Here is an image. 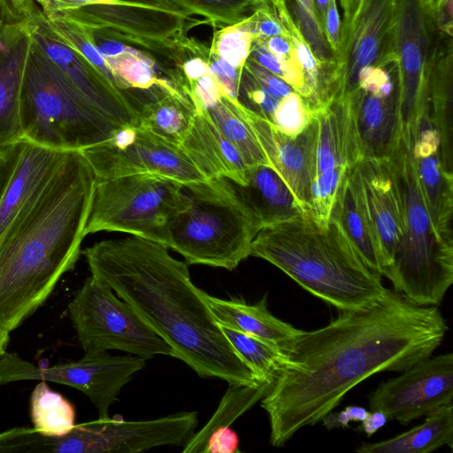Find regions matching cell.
Here are the masks:
<instances>
[{"label":"cell","instance_id":"1","mask_svg":"<svg viewBox=\"0 0 453 453\" xmlns=\"http://www.w3.org/2000/svg\"><path fill=\"white\" fill-rule=\"evenodd\" d=\"M339 311L291 342L287 365L261 399L274 447L321 421L365 379L431 357L449 329L438 306L418 305L386 288L372 303Z\"/></svg>","mask_w":453,"mask_h":453},{"label":"cell","instance_id":"2","mask_svg":"<svg viewBox=\"0 0 453 453\" xmlns=\"http://www.w3.org/2000/svg\"><path fill=\"white\" fill-rule=\"evenodd\" d=\"M139 236L108 239L82 251L91 275L108 285L202 378L229 385L259 381L236 354L188 264Z\"/></svg>","mask_w":453,"mask_h":453},{"label":"cell","instance_id":"3","mask_svg":"<svg viewBox=\"0 0 453 453\" xmlns=\"http://www.w3.org/2000/svg\"><path fill=\"white\" fill-rule=\"evenodd\" d=\"M95 185L83 153L68 151L45 191L1 237L0 328H17L74 268Z\"/></svg>","mask_w":453,"mask_h":453},{"label":"cell","instance_id":"4","mask_svg":"<svg viewBox=\"0 0 453 453\" xmlns=\"http://www.w3.org/2000/svg\"><path fill=\"white\" fill-rule=\"evenodd\" d=\"M250 256L286 273L303 289L335 307L350 311L375 302L385 287L333 216L320 224L308 213L262 227Z\"/></svg>","mask_w":453,"mask_h":453},{"label":"cell","instance_id":"5","mask_svg":"<svg viewBox=\"0 0 453 453\" xmlns=\"http://www.w3.org/2000/svg\"><path fill=\"white\" fill-rule=\"evenodd\" d=\"M401 190L404 230L388 279L394 290L421 306H438L453 283V242L433 226L411 148L410 132L400 130L390 152Z\"/></svg>","mask_w":453,"mask_h":453},{"label":"cell","instance_id":"6","mask_svg":"<svg viewBox=\"0 0 453 453\" xmlns=\"http://www.w3.org/2000/svg\"><path fill=\"white\" fill-rule=\"evenodd\" d=\"M187 205L170 225L167 248L188 265L235 269L263 227L237 185L225 178L183 186Z\"/></svg>","mask_w":453,"mask_h":453},{"label":"cell","instance_id":"7","mask_svg":"<svg viewBox=\"0 0 453 453\" xmlns=\"http://www.w3.org/2000/svg\"><path fill=\"white\" fill-rule=\"evenodd\" d=\"M22 140L62 151L82 150L119 129L88 103L33 42L21 93Z\"/></svg>","mask_w":453,"mask_h":453},{"label":"cell","instance_id":"8","mask_svg":"<svg viewBox=\"0 0 453 453\" xmlns=\"http://www.w3.org/2000/svg\"><path fill=\"white\" fill-rule=\"evenodd\" d=\"M186 205L183 186L162 177L96 180L85 234L120 232L167 247L170 225Z\"/></svg>","mask_w":453,"mask_h":453},{"label":"cell","instance_id":"9","mask_svg":"<svg viewBox=\"0 0 453 453\" xmlns=\"http://www.w3.org/2000/svg\"><path fill=\"white\" fill-rule=\"evenodd\" d=\"M68 314L84 353L118 349L145 360L173 349L105 283L88 277L68 304Z\"/></svg>","mask_w":453,"mask_h":453},{"label":"cell","instance_id":"10","mask_svg":"<svg viewBox=\"0 0 453 453\" xmlns=\"http://www.w3.org/2000/svg\"><path fill=\"white\" fill-rule=\"evenodd\" d=\"M81 151L96 180L147 174L182 186L210 180L180 144L139 126L125 127L111 139Z\"/></svg>","mask_w":453,"mask_h":453},{"label":"cell","instance_id":"11","mask_svg":"<svg viewBox=\"0 0 453 453\" xmlns=\"http://www.w3.org/2000/svg\"><path fill=\"white\" fill-rule=\"evenodd\" d=\"M145 365L146 360L138 356H111L100 351L42 368L5 351L0 357V386L32 380L67 385L85 394L96 406L99 418L105 419L122 388Z\"/></svg>","mask_w":453,"mask_h":453},{"label":"cell","instance_id":"12","mask_svg":"<svg viewBox=\"0 0 453 453\" xmlns=\"http://www.w3.org/2000/svg\"><path fill=\"white\" fill-rule=\"evenodd\" d=\"M198 424L196 411H181L150 420L99 418L75 425L66 434L46 438L50 453H135L185 444Z\"/></svg>","mask_w":453,"mask_h":453},{"label":"cell","instance_id":"13","mask_svg":"<svg viewBox=\"0 0 453 453\" xmlns=\"http://www.w3.org/2000/svg\"><path fill=\"white\" fill-rule=\"evenodd\" d=\"M440 34L425 0H397L395 51L399 130L428 111V81Z\"/></svg>","mask_w":453,"mask_h":453},{"label":"cell","instance_id":"14","mask_svg":"<svg viewBox=\"0 0 453 453\" xmlns=\"http://www.w3.org/2000/svg\"><path fill=\"white\" fill-rule=\"evenodd\" d=\"M19 7L33 42L88 103L120 128L138 126V104L127 90L118 88L82 55L63 42L50 29L35 1H26Z\"/></svg>","mask_w":453,"mask_h":453},{"label":"cell","instance_id":"15","mask_svg":"<svg viewBox=\"0 0 453 453\" xmlns=\"http://www.w3.org/2000/svg\"><path fill=\"white\" fill-rule=\"evenodd\" d=\"M397 0H363L348 33L341 38L331 70L334 99L353 92L365 66L395 63V32Z\"/></svg>","mask_w":453,"mask_h":453},{"label":"cell","instance_id":"16","mask_svg":"<svg viewBox=\"0 0 453 453\" xmlns=\"http://www.w3.org/2000/svg\"><path fill=\"white\" fill-rule=\"evenodd\" d=\"M453 354L425 358L393 379L382 382L368 396L371 411L407 425L438 407L452 403Z\"/></svg>","mask_w":453,"mask_h":453},{"label":"cell","instance_id":"17","mask_svg":"<svg viewBox=\"0 0 453 453\" xmlns=\"http://www.w3.org/2000/svg\"><path fill=\"white\" fill-rule=\"evenodd\" d=\"M235 104L253 131L271 167L286 183L302 212L308 213L315 173L316 116L300 134L289 135L240 99L235 100Z\"/></svg>","mask_w":453,"mask_h":453},{"label":"cell","instance_id":"18","mask_svg":"<svg viewBox=\"0 0 453 453\" xmlns=\"http://www.w3.org/2000/svg\"><path fill=\"white\" fill-rule=\"evenodd\" d=\"M104 35L141 46L186 35L188 16L123 4H94L59 12Z\"/></svg>","mask_w":453,"mask_h":453},{"label":"cell","instance_id":"19","mask_svg":"<svg viewBox=\"0 0 453 453\" xmlns=\"http://www.w3.org/2000/svg\"><path fill=\"white\" fill-rule=\"evenodd\" d=\"M31 46L19 5L0 0V147L22 140L19 110Z\"/></svg>","mask_w":453,"mask_h":453},{"label":"cell","instance_id":"20","mask_svg":"<svg viewBox=\"0 0 453 453\" xmlns=\"http://www.w3.org/2000/svg\"><path fill=\"white\" fill-rule=\"evenodd\" d=\"M357 170L380 251L382 276L388 277L404 230L403 205L389 155L364 157Z\"/></svg>","mask_w":453,"mask_h":453},{"label":"cell","instance_id":"21","mask_svg":"<svg viewBox=\"0 0 453 453\" xmlns=\"http://www.w3.org/2000/svg\"><path fill=\"white\" fill-rule=\"evenodd\" d=\"M411 148L426 208L436 233L453 242V172L441 156L439 131L428 111L411 126Z\"/></svg>","mask_w":453,"mask_h":453},{"label":"cell","instance_id":"22","mask_svg":"<svg viewBox=\"0 0 453 453\" xmlns=\"http://www.w3.org/2000/svg\"><path fill=\"white\" fill-rule=\"evenodd\" d=\"M67 152L25 141L0 203V239L45 191Z\"/></svg>","mask_w":453,"mask_h":453},{"label":"cell","instance_id":"23","mask_svg":"<svg viewBox=\"0 0 453 453\" xmlns=\"http://www.w3.org/2000/svg\"><path fill=\"white\" fill-rule=\"evenodd\" d=\"M315 116L314 178L337 166L355 167L364 158V152L349 95L334 99Z\"/></svg>","mask_w":453,"mask_h":453},{"label":"cell","instance_id":"24","mask_svg":"<svg viewBox=\"0 0 453 453\" xmlns=\"http://www.w3.org/2000/svg\"><path fill=\"white\" fill-rule=\"evenodd\" d=\"M180 145L210 179L225 178L242 187L247 185L248 166L207 109H195Z\"/></svg>","mask_w":453,"mask_h":453},{"label":"cell","instance_id":"25","mask_svg":"<svg viewBox=\"0 0 453 453\" xmlns=\"http://www.w3.org/2000/svg\"><path fill=\"white\" fill-rule=\"evenodd\" d=\"M349 96L364 157L388 155L400 128L398 90L385 93L357 88Z\"/></svg>","mask_w":453,"mask_h":453},{"label":"cell","instance_id":"26","mask_svg":"<svg viewBox=\"0 0 453 453\" xmlns=\"http://www.w3.org/2000/svg\"><path fill=\"white\" fill-rule=\"evenodd\" d=\"M204 299L216 321L280 348L284 352L303 330L274 317L267 308L266 295L256 303L242 299H221L206 292Z\"/></svg>","mask_w":453,"mask_h":453},{"label":"cell","instance_id":"27","mask_svg":"<svg viewBox=\"0 0 453 453\" xmlns=\"http://www.w3.org/2000/svg\"><path fill=\"white\" fill-rule=\"evenodd\" d=\"M331 216L340 222L367 265L382 276L379 242L366 208L357 165L345 176Z\"/></svg>","mask_w":453,"mask_h":453},{"label":"cell","instance_id":"28","mask_svg":"<svg viewBox=\"0 0 453 453\" xmlns=\"http://www.w3.org/2000/svg\"><path fill=\"white\" fill-rule=\"evenodd\" d=\"M150 88L151 97L138 105V126L180 144L192 122V103L169 78Z\"/></svg>","mask_w":453,"mask_h":453},{"label":"cell","instance_id":"29","mask_svg":"<svg viewBox=\"0 0 453 453\" xmlns=\"http://www.w3.org/2000/svg\"><path fill=\"white\" fill-rule=\"evenodd\" d=\"M452 36L441 32L428 81V116L440 133L441 156L452 170Z\"/></svg>","mask_w":453,"mask_h":453},{"label":"cell","instance_id":"30","mask_svg":"<svg viewBox=\"0 0 453 453\" xmlns=\"http://www.w3.org/2000/svg\"><path fill=\"white\" fill-rule=\"evenodd\" d=\"M237 187L263 227L303 213L286 183L272 167L250 168L247 185Z\"/></svg>","mask_w":453,"mask_h":453},{"label":"cell","instance_id":"31","mask_svg":"<svg viewBox=\"0 0 453 453\" xmlns=\"http://www.w3.org/2000/svg\"><path fill=\"white\" fill-rule=\"evenodd\" d=\"M419 426L393 438L366 443L355 450L359 453H429L447 445L453 446V405L443 404L426 415Z\"/></svg>","mask_w":453,"mask_h":453},{"label":"cell","instance_id":"32","mask_svg":"<svg viewBox=\"0 0 453 453\" xmlns=\"http://www.w3.org/2000/svg\"><path fill=\"white\" fill-rule=\"evenodd\" d=\"M272 383L229 385L211 418L184 444L182 452H202L209 435L219 426H229L267 393Z\"/></svg>","mask_w":453,"mask_h":453},{"label":"cell","instance_id":"33","mask_svg":"<svg viewBox=\"0 0 453 453\" xmlns=\"http://www.w3.org/2000/svg\"><path fill=\"white\" fill-rule=\"evenodd\" d=\"M234 98L224 94L208 111L225 135L234 146L248 168L257 165L271 167L253 131L236 107Z\"/></svg>","mask_w":453,"mask_h":453},{"label":"cell","instance_id":"34","mask_svg":"<svg viewBox=\"0 0 453 453\" xmlns=\"http://www.w3.org/2000/svg\"><path fill=\"white\" fill-rule=\"evenodd\" d=\"M220 328L233 349L262 382L272 383L288 362L287 354L278 346L226 326Z\"/></svg>","mask_w":453,"mask_h":453},{"label":"cell","instance_id":"35","mask_svg":"<svg viewBox=\"0 0 453 453\" xmlns=\"http://www.w3.org/2000/svg\"><path fill=\"white\" fill-rule=\"evenodd\" d=\"M30 414L33 428L44 436H63L75 426L73 405L45 380H40L31 394Z\"/></svg>","mask_w":453,"mask_h":453},{"label":"cell","instance_id":"36","mask_svg":"<svg viewBox=\"0 0 453 453\" xmlns=\"http://www.w3.org/2000/svg\"><path fill=\"white\" fill-rule=\"evenodd\" d=\"M113 81L123 90H147L161 82L156 70V60L147 51L126 45L122 53L106 58Z\"/></svg>","mask_w":453,"mask_h":453},{"label":"cell","instance_id":"37","mask_svg":"<svg viewBox=\"0 0 453 453\" xmlns=\"http://www.w3.org/2000/svg\"><path fill=\"white\" fill-rule=\"evenodd\" d=\"M187 15L203 16L208 23L226 27L240 22L255 8L254 0H168Z\"/></svg>","mask_w":453,"mask_h":453},{"label":"cell","instance_id":"38","mask_svg":"<svg viewBox=\"0 0 453 453\" xmlns=\"http://www.w3.org/2000/svg\"><path fill=\"white\" fill-rule=\"evenodd\" d=\"M254 35L245 19L240 22L223 27L213 34L210 52L226 61L233 66L243 70L248 60Z\"/></svg>","mask_w":453,"mask_h":453},{"label":"cell","instance_id":"39","mask_svg":"<svg viewBox=\"0 0 453 453\" xmlns=\"http://www.w3.org/2000/svg\"><path fill=\"white\" fill-rule=\"evenodd\" d=\"M314 115L307 101L293 91L281 99L270 121L283 133L296 135L306 128Z\"/></svg>","mask_w":453,"mask_h":453},{"label":"cell","instance_id":"40","mask_svg":"<svg viewBox=\"0 0 453 453\" xmlns=\"http://www.w3.org/2000/svg\"><path fill=\"white\" fill-rule=\"evenodd\" d=\"M249 59L283 80L301 96L305 97L304 78L296 59H281L255 42Z\"/></svg>","mask_w":453,"mask_h":453},{"label":"cell","instance_id":"41","mask_svg":"<svg viewBox=\"0 0 453 453\" xmlns=\"http://www.w3.org/2000/svg\"><path fill=\"white\" fill-rule=\"evenodd\" d=\"M241 88L250 104L246 106L271 120L282 98L272 94L245 71H242Z\"/></svg>","mask_w":453,"mask_h":453},{"label":"cell","instance_id":"42","mask_svg":"<svg viewBox=\"0 0 453 453\" xmlns=\"http://www.w3.org/2000/svg\"><path fill=\"white\" fill-rule=\"evenodd\" d=\"M245 19L254 35V42L288 34L279 17L265 8H256Z\"/></svg>","mask_w":453,"mask_h":453},{"label":"cell","instance_id":"43","mask_svg":"<svg viewBox=\"0 0 453 453\" xmlns=\"http://www.w3.org/2000/svg\"><path fill=\"white\" fill-rule=\"evenodd\" d=\"M209 64L215 78L222 88L224 93L234 99H240L241 81L242 71L218 56L211 54L209 49Z\"/></svg>","mask_w":453,"mask_h":453},{"label":"cell","instance_id":"44","mask_svg":"<svg viewBox=\"0 0 453 453\" xmlns=\"http://www.w3.org/2000/svg\"><path fill=\"white\" fill-rule=\"evenodd\" d=\"M243 71L248 73L259 84H261L277 97L284 98L295 91L283 80L268 72L249 58L243 66Z\"/></svg>","mask_w":453,"mask_h":453},{"label":"cell","instance_id":"45","mask_svg":"<svg viewBox=\"0 0 453 453\" xmlns=\"http://www.w3.org/2000/svg\"><path fill=\"white\" fill-rule=\"evenodd\" d=\"M239 451L237 434L229 426H219L209 435L203 453H234Z\"/></svg>","mask_w":453,"mask_h":453},{"label":"cell","instance_id":"46","mask_svg":"<svg viewBox=\"0 0 453 453\" xmlns=\"http://www.w3.org/2000/svg\"><path fill=\"white\" fill-rule=\"evenodd\" d=\"M24 145L25 141L21 140L17 142L0 147V203Z\"/></svg>","mask_w":453,"mask_h":453},{"label":"cell","instance_id":"47","mask_svg":"<svg viewBox=\"0 0 453 453\" xmlns=\"http://www.w3.org/2000/svg\"><path fill=\"white\" fill-rule=\"evenodd\" d=\"M367 413L368 411L362 406L349 405L338 412L330 411L321 421L327 430L338 427L346 428L349 427L351 421L362 422Z\"/></svg>","mask_w":453,"mask_h":453},{"label":"cell","instance_id":"48","mask_svg":"<svg viewBox=\"0 0 453 453\" xmlns=\"http://www.w3.org/2000/svg\"><path fill=\"white\" fill-rule=\"evenodd\" d=\"M340 15L336 0H329L325 19L324 35L327 44L334 55L337 53L341 42Z\"/></svg>","mask_w":453,"mask_h":453},{"label":"cell","instance_id":"49","mask_svg":"<svg viewBox=\"0 0 453 453\" xmlns=\"http://www.w3.org/2000/svg\"><path fill=\"white\" fill-rule=\"evenodd\" d=\"M48 16L94 4H119L113 0H33Z\"/></svg>","mask_w":453,"mask_h":453},{"label":"cell","instance_id":"50","mask_svg":"<svg viewBox=\"0 0 453 453\" xmlns=\"http://www.w3.org/2000/svg\"><path fill=\"white\" fill-rule=\"evenodd\" d=\"M265 47L276 57L285 60H295L296 55L291 39L287 35L272 36L261 42H253Z\"/></svg>","mask_w":453,"mask_h":453},{"label":"cell","instance_id":"51","mask_svg":"<svg viewBox=\"0 0 453 453\" xmlns=\"http://www.w3.org/2000/svg\"><path fill=\"white\" fill-rule=\"evenodd\" d=\"M343 12L341 27V38L343 37L352 26L362 5L363 0H339Z\"/></svg>","mask_w":453,"mask_h":453},{"label":"cell","instance_id":"52","mask_svg":"<svg viewBox=\"0 0 453 453\" xmlns=\"http://www.w3.org/2000/svg\"><path fill=\"white\" fill-rule=\"evenodd\" d=\"M388 420V417L382 411H368L358 430L365 433L367 437H371L382 428Z\"/></svg>","mask_w":453,"mask_h":453},{"label":"cell","instance_id":"53","mask_svg":"<svg viewBox=\"0 0 453 453\" xmlns=\"http://www.w3.org/2000/svg\"><path fill=\"white\" fill-rule=\"evenodd\" d=\"M119 4L143 6L162 10L172 13L188 16L168 0H113Z\"/></svg>","mask_w":453,"mask_h":453},{"label":"cell","instance_id":"54","mask_svg":"<svg viewBox=\"0 0 453 453\" xmlns=\"http://www.w3.org/2000/svg\"><path fill=\"white\" fill-rule=\"evenodd\" d=\"M256 8L263 7L279 17V19L285 18L290 15L287 0H254ZM255 8V9H256Z\"/></svg>","mask_w":453,"mask_h":453},{"label":"cell","instance_id":"55","mask_svg":"<svg viewBox=\"0 0 453 453\" xmlns=\"http://www.w3.org/2000/svg\"><path fill=\"white\" fill-rule=\"evenodd\" d=\"M328 3L329 0H313L316 17L323 32Z\"/></svg>","mask_w":453,"mask_h":453},{"label":"cell","instance_id":"56","mask_svg":"<svg viewBox=\"0 0 453 453\" xmlns=\"http://www.w3.org/2000/svg\"><path fill=\"white\" fill-rule=\"evenodd\" d=\"M290 4L303 8L310 15L316 17L313 0H290Z\"/></svg>","mask_w":453,"mask_h":453},{"label":"cell","instance_id":"57","mask_svg":"<svg viewBox=\"0 0 453 453\" xmlns=\"http://www.w3.org/2000/svg\"><path fill=\"white\" fill-rule=\"evenodd\" d=\"M10 332L0 328V357L6 351Z\"/></svg>","mask_w":453,"mask_h":453},{"label":"cell","instance_id":"58","mask_svg":"<svg viewBox=\"0 0 453 453\" xmlns=\"http://www.w3.org/2000/svg\"><path fill=\"white\" fill-rule=\"evenodd\" d=\"M429 9L434 14L445 0H425Z\"/></svg>","mask_w":453,"mask_h":453},{"label":"cell","instance_id":"59","mask_svg":"<svg viewBox=\"0 0 453 453\" xmlns=\"http://www.w3.org/2000/svg\"><path fill=\"white\" fill-rule=\"evenodd\" d=\"M13 4H19L21 3H24L26 1H28V0H11Z\"/></svg>","mask_w":453,"mask_h":453}]
</instances>
